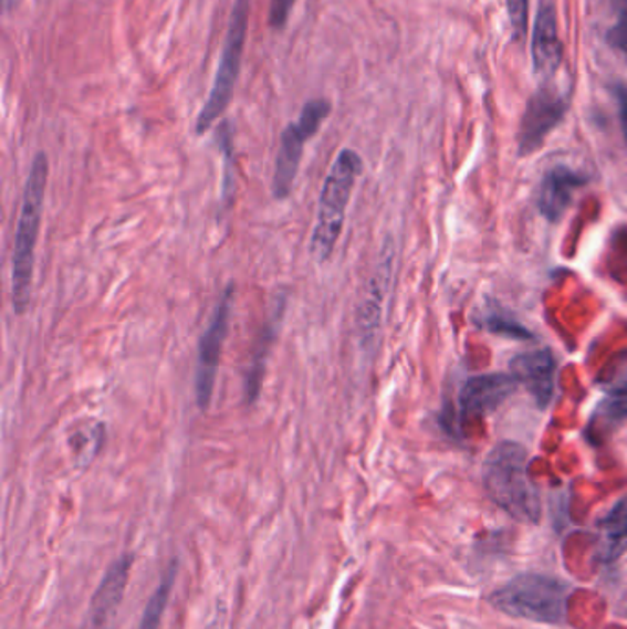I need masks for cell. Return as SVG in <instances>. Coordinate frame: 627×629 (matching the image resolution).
<instances>
[{"label":"cell","mask_w":627,"mask_h":629,"mask_svg":"<svg viewBox=\"0 0 627 629\" xmlns=\"http://www.w3.org/2000/svg\"><path fill=\"white\" fill-rule=\"evenodd\" d=\"M296 0H271L269 6V27L273 30H282L290 21L291 10Z\"/></svg>","instance_id":"7402d4cb"},{"label":"cell","mask_w":627,"mask_h":629,"mask_svg":"<svg viewBox=\"0 0 627 629\" xmlns=\"http://www.w3.org/2000/svg\"><path fill=\"white\" fill-rule=\"evenodd\" d=\"M519 384L512 374H482L466 381L460 390V417L464 420L482 418L495 411L510 396L515 395Z\"/></svg>","instance_id":"30bf717a"},{"label":"cell","mask_w":627,"mask_h":629,"mask_svg":"<svg viewBox=\"0 0 627 629\" xmlns=\"http://www.w3.org/2000/svg\"><path fill=\"white\" fill-rule=\"evenodd\" d=\"M332 113V104L324 98L310 99L302 107L299 120L291 122L280 137V149L276 155L273 176V196L279 201L290 198L295 187L299 168H301L304 146L315 137L322 122Z\"/></svg>","instance_id":"8992f818"},{"label":"cell","mask_w":627,"mask_h":629,"mask_svg":"<svg viewBox=\"0 0 627 629\" xmlns=\"http://www.w3.org/2000/svg\"><path fill=\"white\" fill-rule=\"evenodd\" d=\"M249 17H251V0H234L218 74L213 80L212 91L197 116V135H205L224 115V111L229 109L230 102L234 98L236 83L240 77L241 60L245 49L247 30H249Z\"/></svg>","instance_id":"5b68a950"},{"label":"cell","mask_w":627,"mask_h":629,"mask_svg":"<svg viewBox=\"0 0 627 629\" xmlns=\"http://www.w3.org/2000/svg\"><path fill=\"white\" fill-rule=\"evenodd\" d=\"M535 74L551 77L556 74L563 61V43L557 33L556 11L548 0H543L535 19L532 41Z\"/></svg>","instance_id":"4fadbf2b"},{"label":"cell","mask_w":627,"mask_h":629,"mask_svg":"<svg viewBox=\"0 0 627 629\" xmlns=\"http://www.w3.org/2000/svg\"><path fill=\"white\" fill-rule=\"evenodd\" d=\"M393 271V252L383 254L376 274L372 276L370 285L366 291L365 301L360 302L357 312V329H359L363 346H370L376 339L379 326H382L383 301L387 295L388 276Z\"/></svg>","instance_id":"5bb4252c"},{"label":"cell","mask_w":627,"mask_h":629,"mask_svg":"<svg viewBox=\"0 0 627 629\" xmlns=\"http://www.w3.org/2000/svg\"><path fill=\"white\" fill-rule=\"evenodd\" d=\"M360 174V155L354 149H341L324 179L316 207V221L310 240V254L316 263H326L337 247L338 238L343 234L349 199Z\"/></svg>","instance_id":"277c9868"},{"label":"cell","mask_w":627,"mask_h":629,"mask_svg":"<svg viewBox=\"0 0 627 629\" xmlns=\"http://www.w3.org/2000/svg\"><path fill=\"white\" fill-rule=\"evenodd\" d=\"M208 629H219L218 622H213V625L210 626V628Z\"/></svg>","instance_id":"484cf974"},{"label":"cell","mask_w":627,"mask_h":629,"mask_svg":"<svg viewBox=\"0 0 627 629\" xmlns=\"http://www.w3.org/2000/svg\"><path fill=\"white\" fill-rule=\"evenodd\" d=\"M218 137L219 149L223 155V201L230 203L232 193H234V129L229 120L221 122V126L216 132Z\"/></svg>","instance_id":"d6986e66"},{"label":"cell","mask_w":627,"mask_h":629,"mask_svg":"<svg viewBox=\"0 0 627 629\" xmlns=\"http://www.w3.org/2000/svg\"><path fill=\"white\" fill-rule=\"evenodd\" d=\"M49 182V157L35 155L30 166L21 212L17 219L13 260H11V302L17 315H24L32 298L35 249H38L41 219H43L44 193Z\"/></svg>","instance_id":"6da1fadb"},{"label":"cell","mask_w":627,"mask_h":629,"mask_svg":"<svg viewBox=\"0 0 627 629\" xmlns=\"http://www.w3.org/2000/svg\"><path fill=\"white\" fill-rule=\"evenodd\" d=\"M568 102L556 88L541 87L529 99L519 127V155L529 157L540 149L545 138L562 124Z\"/></svg>","instance_id":"ba28073f"},{"label":"cell","mask_w":627,"mask_h":629,"mask_svg":"<svg viewBox=\"0 0 627 629\" xmlns=\"http://www.w3.org/2000/svg\"><path fill=\"white\" fill-rule=\"evenodd\" d=\"M177 570H179V564L174 559V562L168 565V569L164 570L163 578H160V584H158L157 589H155L154 597L149 598L148 606L144 609L143 620H140L138 629L160 628L164 614H166V608H168L169 595L174 591L175 580H177Z\"/></svg>","instance_id":"ac0fdd59"},{"label":"cell","mask_w":627,"mask_h":629,"mask_svg":"<svg viewBox=\"0 0 627 629\" xmlns=\"http://www.w3.org/2000/svg\"><path fill=\"white\" fill-rule=\"evenodd\" d=\"M133 562L135 558L132 554H124L111 565L88 604L87 617L80 629H113L126 595Z\"/></svg>","instance_id":"9c48e42d"},{"label":"cell","mask_w":627,"mask_h":629,"mask_svg":"<svg viewBox=\"0 0 627 629\" xmlns=\"http://www.w3.org/2000/svg\"><path fill=\"white\" fill-rule=\"evenodd\" d=\"M480 326H484L491 334L504 335L510 339H532L534 337L523 324H519L515 318L508 317L506 313L499 312L497 307H491L490 312L482 315Z\"/></svg>","instance_id":"ffe728a7"},{"label":"cell","mask_w":627,"mask_h":629,"mask_svg":"<svg viewBox=\"0 0 627 629\" xmlns=\"http://www.w3.org/2000/svg\"><path fill=\"white\" fill-rule=\"evenodd\" d=\"M506 6L515 39H523L529 27V0H506Z\"/></svg>","instance_id":"44dd1931"},{"label":"cell","mask_w":627,"mask_h":629,"mask_svg":"<svg viewBox=\"0 0 627 629\" xmlns=\"http://www.w3.org/2000/svg\"><path fill=\"white\" fill-rule=\"evenodd\" d=\"M613 93H615V98H617L618 102V115H620L624 137H626L627 140V87L626 85H615Z\"/></svg>","instance_id":"cb8c5ba5"},{"label":"cell","mask_w":627,"mask_h":629,"mask_svg":"<svg viewBox=\"0 0 627 629\" xmlns=\"http://www.w3.org/2000/svg\"><path fill=\"white\" fill-rule=\"evenodd\" d=\"M600 528V547L596 551L598 562L613 564L627 551V497L620 499L604 520Z\"/></svg>","instance_id":"e0dca14e"},{"label":"cell","mask_w":627,"mask_h":629,"mask_svg":"<svg viewBox=\"0 0 627 629\" xmlns=\"http://www.w3.org/2000/svg\"><path fill=\"white\" fill-rule=\"evenodd\" d=\"M6 6H8V8H13V6H15V0H6Z\"/></svg>","instance_id":"d4e9b609"},{"label":"cell","mask_w":627,"mask_h":629,"mask_svg":"<svg viewBox=\"0 0 627 629\" xmlns=\"http://www.w3.org/2000/svg\"><path fill=\"white\" fill-rule=\"evenodd\" d=\"M482 481L491 501L512 520L524 525L540 523V493L530 481L529 454L521 443H497L485 457Z\"/></svg>","instance_id":"7a4b0ae2"},{"label":"cell","mask_w":627,"mask_h":629,"mask_svg":"<svg viewBox=\"0 0 627 629\" xmlns=\"http://www.w3.org/2000/svg\"><path fill=\"white\" fill-rule=\"evenodd\" d=\"M618 10H620V17L615 22V27L607 33V41L613 49L620 50L623 54L627 55V4L618 8Z\"/></svg>","instance_id":"603a6c76"},{"label":"cell","mask_w":627,"mask_h":629,"mask_svg":"<svg viewBox=\"0 0 627 629\" xmlns=\"http://www.w3.org/2000/svg\"><path fill=\"white\" fill-rule=\"evenodd\" d=\"M602 389L606 398L602 400L593 421L595 426L604 423V427L609 429L627 420V350L623 352L604 373Z\"/></svg>","instance_id":"9a60e30c"},{"label":"cell","mask_w":627,"mask_h":629,"mask_svg":"<svg viewBox=\"0 0 627 629\" xmlns=\"http://www.w3.org/2000/svg\"><path fill=\"white\" fill-rule=\"evenodd\" d=\"M512 376L523 385L535 403L545 409L556 390V357L548 348L530 350L513 357Z\"/></svg>","instance_id":"8fae6325"},{"label":"cell","mask_w":627,"mask_h":629,"mask_svg":"<svg viewBox=\"0 0 627 629\" xmlns=\"http://www.w3.org/2000/svg\"><path fill=\"white\" fill-rule=\"evenodd\" d=\"M573 586L556 576L523 573L491 593V608L513 619L537 625H563L567 620Z\"/></svg>","instance_id":"3957f363"},{"label":"cell","mask_w":627,"mask_h":629,"mask_svg":"<svg viewBox=\"0 0 627 629\" xmlns=\"http://www.w3.org/2000/svg\"><path fill=\"white\" fill-rule=\"evenodd\" d=\"M587 177L567 166H554L541 179L537 207L551 223H556L573 203L574 192L587 185Z\"/></svg>","instance_id":"7c38bea8"},{"label":"cell","mask_w":627,"mask_h":629,"mask_svg":"<svg viewBox=\"0 0 627 629\" xmlns=\"http://www.w3.org/2000/svg\"><path fill=\"white\" fill-rule=\"evenodd\" d=\"M285 306H288L285 296H280L279 301L274 302L273 312L265 321L262 334L258 337L254 350H252L251 367H249L245 378L247 403H254L260 392H262L263 374H265L269 352H271L274 340L279 337L280 326H282V321H284Z\"/></svg>","instance_id":"2e32d148"},{"label":"cell","mask_w":627,"mask_h":629,"mask_svg":"<svg viewBox=\"0 0 627 629\" xmlns=\"http://www.w3.org/2000/svg\"><path fill=\"white\" fill-rule=\"evenodd\" d=\"M236 287L229 284L219 296L218 306L213 310L205 334L199 340L197 352L196 378H194V392L199 411L207 412L212 403L213 387L218 378L219 361L223 352L224 340L229 335L230 318L234 310Z\"/></svg>","instance_id":"52a82bcc"}]
</instances>
